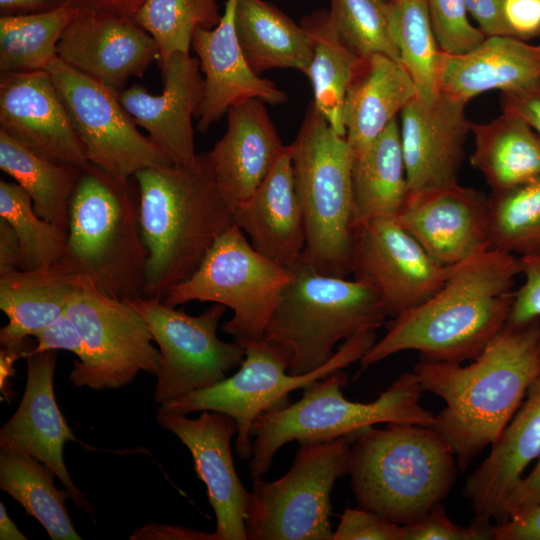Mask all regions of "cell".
<instances>
[{"label":"cell","instance_id":"1","mask_svg":"<svg viewBox=\"0 0 540 540\" xmlns=\"http://www.w3.org/2000/svg\"><path fill=\"white\" fill-rule=\"evenodd\" d=\"M413 372L423 391L446 403L433 427L465 471L497 441L540 376V318L507 321L468 365L420 360Z\"/></svg>","mask_w":540,"mask_h":540},{"label":"cell","instance_id":"2","mask_svg":"<svg viewBox=\"0 0 540 540\" xmlns=\"http://www.w3.org/2000/svg\"><path fill=\"white\" fill-rule=\"evenodd\" d=\"M519 274L521 258L495 250L453 266L430 299L385 323L386 334L359 360L361 368L405 350L427 361L473 360L506 325Z\"/></svg>","mask_w":540,"mask_h":540},{"label":"cell","instance_id":"3","mask_svg":"<svg viewBox=\"0 0 540 540\" xmlns=\"http://www.w3.org/2000/svg\"><path fill=\"white\" fill-rule=\"evenodd\" d=\"M139 226L148 251L144 296L163 299L189 278L215 240L234 224L209 152L189 165H161L134 175Z\"/></svg>","mask_w":540,"mask_h":540},{"label":"cell","instance_id":"4","mask_svg":"<svg viewBox=\"0 0 540 540\" xmlns=\"http://www.w3.org/2000/svg\"><path fill=\"white\" fill-rule=\"evenodd\" d=\"M353 440L348 474L358 507L391 522L420 520L456 481L455 454L433 426L388 423Z\"/></svg>","mask_w":540,"mask_h":540},{"label":"cell","instance_id":"5","mask_svg":"<svg viewBox=\"0 0 540 540\" xmlns=\"http://www.w3.org/2000/svg\"><path fill=\"white\" fill-rule=\"evenodd\" d=\"M147 259L136 182L118 180L92 164L82 169L62 261L103 294L127 301L144 296Z\"/></svg>","mask_w":540,"mask_h":540},{"label":"cell","instance_id":"6","mask_svg":"<svg viewBox=\"0 0 540 540\" xmlns=\"http://www.w3.org/2000/svg\"><path fill=\"white\" fill-rule=\"evenodd\" d=\"M347 381L343 369L337 370L305 387L297 402L256 419L251 429L252 479L261 478L276 452L292 441L301 444L350 439L380 423L434 426L435 415L420 404L423 390L413 371L400 375L369 403L346 399L341 388Z\"/></svg>","mask_w":540,"mask_h":540},{"label":"cell","instance_id":"7","mask_svg":"<svg viewBox=\"0 0 540 540\" xmlns=\"http://www.w3.org/2000/svg\"><path fill=\"white\" fill-rule=\"evenodd\" d=\"M288 268L292 276L265 339L289 351V374L320 368L334 356L339 341L385 325L383 302L366 283L321 274L301 258Z\"/></svg>","mask_w":540,"mask_h":540},{"label":"cell","instance_id":"8","mask_svg":"<svg viewBox=\"0 0 540 540\" xmlns=\"http://www.w3.org/2000/svg\"><path fill=\"white\" fill-rule=\"evenodd\" d=\"M291 145L306 242L301 259L317 272L352 274L354 152L310 102Z\"/></svg>","mask_w":540,"mask_h":540},{"label":"cell","instance_id":"9","mask_svg":"<svg viewBox=\"0 0 540 540\" xmlns=\"http://www.w3.org/2000/svg\"><path fill=\"white\" fill-rule=\"evenodd\" d=\"M376 331L353 336L343 342L334 356L320 368L302 375L288 373L290 353L263 340L247 343L239 370L217 384L195 390L160 404L168 412L187 415L196 411H217L232 417L238 432L235 447L241 459L252 456L251 429L263 413L289 406V394L316 380L359 361L376 342Z\"/></svg>","mask_w":540,"mask_h":540},{"label":"cell","instance_id":"10","mask_svg":"<svg viewBox=\"0 0 540 540\" xmlns=\"http://www.w3.org/2000/svg\"><path fill=\"white\" fill-rule=\"evenodd\" d=\"M291 276L289 268L259 253L233 224L215 240L196 271L172 286L162 301L173 307L191 301L229 307L233 316L222 330L245 345L265 338Z\"/></svg>","mask_w":540,"mask_h":540},{"label":"cell","instance_id":"11","mask_svg":"<svg viewBox=\"0 0 540 540\" xmlns=\"http://www.w3.org/2000/svg\"><path fill=\"white\" fill-rule=\"evenodd\" d=\"M347 437L301 443L279 479H253L247 505V540H333L331 492L349 473Z\"/></svg>","mask_w":540,"mask_h":540},{"label":"cell","instance_id":"12","mask_svg":"<svg viewBox=\"0 0 540 540\" xmlns=\"http://www.w3.org/2000/svg\"><path fill=\"white\" fill-rule=\"evenodd\" d=\"M65 314L78 330L86 351L73 361L69 382L93 390L118 389L140 372L156 375L160 352L138 311L127 301L99 291L82 276Z\"/></svg>","mask_w":540,"mask_h":540},{"label":"cell","instance_id":"13","mask_svg":"<svg viewBox=\"0 0 540 540\" xmlns=\"http://www.w3.org/2000/svg\"><path fill=\"white\" fill-rule=\"evenodd\" d=\"M127 302L143 317L158 345L156 403L213 386L243 362L244 346L217 336L226 306L213 303L200 315L192 316L158 298L142 296Z\"/></svg>","mask_w":540,"mask_h":540},{"label":"cell","instance_id":"14","mask_svg":"<svg viewBox=\"0 0 540 540\" xmlns=\"http://www.w3.org/2000/svg\"><path fill=\"white\" fill-rule=\"evenodd\" d=\"M89 162L121 181L145 168L173 164L142 135L119 93L73 69L56 56L46 67Z\"/></svg>","mask_w":540,"mask_h":540},{"label":"cell","instance_id":"15","mask_svg":"<svg viewBox=\"0 0 540 540\" xmlns=\"http://www.w3.org/2000/svg\"><path fill=\"white\" fill-rule=\"evenodd\" d=\"M452 269L435 262L395 218L354 228L352 274L378 293L388 317H398L426 302L444 285Z\"/></svg>","mask_w":540,"mask_h":540},{"label":"cell","instance_id":"16","mask_svg":"<svg viewBox=\"0 0 540 540\" xmlns=\"http://www.w3.org/2000/svg\"><path fill=\"white\" fill-rule=\"evenodd\" d=\"M155 419L175 434L192 455L195 472L206 485L215 512V540H247L245 519L250 491L237 475L230 447L238 432L236 421L217 411L205 410L191 419L161 408Z\"/></svg>","mask_w":540,"mask_h":540},{"label":"cell","instance_id":"17","mask_svg":"<svg viewBox=\"0 0 540 540\" xmlns=\"http://www.w3.org/2000/svg\"><path fill=\"white\" fill-rule=\"evenodd\" d=\"M0 131L47 160L91 164L47 70L1 73Z\"/></svg>","mask_w":540,"mask_h":540},{"label":"cell","instance_id":"18","mask_svg":"<svg viewBox=\"0 0 540 540\" xmlns=\"http://www.w3.org/2000/svg\"><path fill=\"white\" fill-rule=\"evenodd\" d=\"M488 197L457 183L408 195L396 221L442 266L489 250Z\"/></svg>","mask_w":540,"mask_h":540},{"label":"cell","instance_id":"19","mask_svg":"<svg viewBox=\"0 0 540 540\" xmlns=\"http://www.w3.org/2000/svg\"><path fill=\"white\" fill-rule=\"evenodd\" d=\"M57 56L120 93L131 76L141 77L159 61L160 52L131 16L77 11L57 45Z\"/></svg>","mask_w":540,"mask_h":540},{"label":"cell","instance_id":"20","mask_svg":"<svg viewBox=\"0 0 540 540\" xmlns=\"http://www.w3.org/2000/svg\"><path fill=\"white\" fill-rule=\"evenodd\" d=\"M467 103L440 92L416 96L400 112V138L409 195L457 183L471 122Z\"/></svg>","mask_w":540,"mask_h":540},{"label":"cell","instance_id":"21","mask_svg":"<svg viewBox=\"0 0 540 540\" xmlns=\"http://www.w3.org/2000/svg\"><path fill=\"white\" fill-rule=\"evenodd\" d=\"M57 350L30 351L26 355L27 379L21 402L0 429V449L22 452L51 468L74 504L93 514L92 505L71 479L63 459L67 441L77 442L54 394Z\"/></svg>","mask_w":540,"mask_h":540},{"label":"cell","instance_id":"22","mask_svg":"<svg viewBox=\"0 0 540 540\" xmlns=\"http://www.w3.org/2000/svg\"><path fill=\"white\" fill-rule=\"evenodd\" d=\"M163 90L153 95L135 84L119 93V100L137 126L174 165L192 164L197 157L192 117L203 97L204 77L198 58L175 52L159 61Z\"/></svg>","mask_w":540,"mask_h":540},{"label":"cell","instance_id":"23","mask_svg":"<svg viewBox=\"0 0 540 540\" xmlns=\"http://www.w3.org/2000/svg\"><path fill=\"white\" fill-rule=\"evenodd\" d=\"M236 4L237 0H226L219 24L197 28L193 35L191 47L204 74L203 97L194 116L202 133L242 101L259 99L277 105L288 100L274 82L261 78L248 65L236 33Z\"/></svg>","mask_w":540,"mask_h":540},{"label":"cell","instance_id":"24","mask_svg":"<svg viewBox=\"0 0 540 540\" xmlns=\"http://www.w3.org/2000/svg\"><path fill=\"white\" fill-rule=\"evenodd\" d=\"M284 147L263 101L248 99L228 110L226 131L209 156L231 211L255 193Z\"/></svg>","mask_w":540,"mask_h":540},{"label":"cell","instance_id":"25","mask_svg":"<svg viewBox=\"0 0 540 540\" xmlns=\"http://www.w3.org/2000/svg\"><path fill=\"white\" fill-rule=\"evenodd\" d=\"M540 456V376L489 455L467 478L463 496L469 501L474 520L484 523L505 521V504L524 470Z\"/></svg>","mask_w":540,"mask_h":540},{"label":"cell","instance_id":"26","mask_svg":"<svg viewBox=\"0 0 540 540\" xmlns=\"http://www.w3.org/2000/svg\"><path fill=\"white\" fill-rule=\"evenodd\" d=\"M540 86V45L508 35L487 36L472 51L452 55L439 52L437 91L467 103L498 89L521 92Z\"/></svg>","mask_w":540,"mask_h":540},{"label":"cell","instance_id":"27","mask_svg":"<svg viewBox=\"0 0 540 540\" xmlns=\"http://www.w3.org/2000/svg\"><path fill=\"white\" fill-rule=\"evenodd\" d=\"M232 215L251 245L273 262L288 268L301 258L306 234L291 145L284 147L259 188Z\"/></svg>","mask_w":540,"mask_h":540},{"label":"cell","instance_id":"28","mask_svg":"<svg viewBox=\"0 0 540 540\" xmlns=\"http://www.w3.org/2000/svg\"><path fill=\"white\" fill-rule=\"evenodd\" d=\"M418 95L404 66L386 55L362 58L349 83L344 105L345 137L357 157Z\"/></svg>","mask_w":540,"mask_h":540},{"label":"cell","instance_id":"29","mask_svg":"<svg viewBox=\"0 0 540 540\" xmlns=\"http://www.w3.org/2000/svg\"><path fill=\"white\" fill-rule=\"evenodd\" d=\"M82 276L63 261L45 269L0 275V309L8 318L0 330L1 346L33 349L27 337L65 314Z\"/></svg>","mask_w":540,"mask_h":540},{"label":"cell","instance_id":"30","mask_svg":"<svg viewBox=\"0 0 540 540\" xmlns=\"http://www.w3.org/2000/svg\"><path fill=\"white\" fill-rule=\"evenodd\" d=\"M235 27L243 55L256 74L274 68L307 74L312 38L275 6L264 0H237Z\"/></svg>","mask_w":540,"mask_h":540},{"label":"cell","instance_id":"31","mask_svg":"<svg viewBox=\"0 0 540 540\" xmlns=\"http://www.w3.org/2000/svg\"><path fill=\"white\" fill-rule=\"evenodd\" d=\"M475 149L471 165L481 172L492 193L540 176V133L522 117L502 114L489 123L471 122Z\"/></svg>","mask_w":540,"mask_h":540},{"label":"cell","instance_id":"32","mask_svg":"<svg viewBox=\"0 0 540 540\" xmlns=\"http://www.w3.org/2000/svg\"><path fill=\"white\" fill-rule=\"evenodd\" d=\"M353 228L395 218L409 195L397 117L359 156L352 169Z\"/></svg>","mask_w":540,"mask_h":540},{"label":"cell","instance_id":"33","mask_svg":"<svg viewBox=\"0 0 540 540\" xmlns=\"http://www.w3.org/2000/svg\"><path fill=\"white\" fill-rule=\"evenodd\" d=\"M0 450L1 490L38 520L52 540H80L65 506L70 493L56 488L51 468L22 452Z\"/></svg>","mask_w":540,"mask_h":540},{"label":"cell","instance_id":"34","mask_svg":"<svg viewBox=\"0 0 540 540\" xmlns=\"http://www.w3.org/2000/svg\"><path fill=\"white\" fill-rule=\"evenodd\" d=\"M0 168L30 195L38 216L68 233L70 202L82 168L42 158L2 131Z\"/></svg>","mask_w":540,"mask_h":540},{"label":"cell","instance_id":"35","mask_svg":"<svg viewBox=\"0 0 540 540\" xmlns=\"http://www.w3.org/2000/svg\"><path fill=\"white\" fill-rule=\"evenodd\" d=\"M301 25L313 41V55L306 74L313 88L312 101L329 125L345 136L344 100L362 58L338 36L329 22L327 11L313 13L304 18Z\"/></svg>","mask_w":540,"mask_h":540},{"label":"cell","instance_id":"36","mask_svg":"<svg viewBox=\"0 0 540 540\" xmlns=\"http://www.w3.org/2000/svg\"><path fill=\"white\" fill-rule=\"evenodd\" d=\"M77 10L66 3L56 9L0 16V72L45 70Z\"/></svg>","mask_w":540,"mask_h":540},{"label":"cell","instance_id":"37","mask_svg":"<svg viewBox=\"0 0 540 540\" xmlns=\"http://www.w3.org/2000/svg\"><path fill=\"white\" fill-rule=\"evenodd\" d=\"M488 209L489 250L540 257V176L491 193Z\"/></svg>","mask_w":540,"mask_h":540},{"label":"cell","instance_id":"38","mask_svg":"<svg viewBox=\"0 0 540 540\" xmlns=\"http://www.w3.org/2000/svg\"><path fill=\"white\" fill-rule=\"evenodd\" d=\"M0 218L18 236L21 270L45 269L63 260L68 233L38 216L32 198L18 183L0 181Z\"/></svg>","mask_w":540,"mask_h":540},{"label":"cell","instance_id":"39","mask_svg":"<svg viewBox=\"0 0 540 540\" xmlns=\"http://www.w3.org/2000/svg\"><path fill=\"white\" fill-rule=\"evenodd\" d=\"M221 17L217 0H144L133 19L156 41L161 61L189 53L196 29H212Z\"/></svg>","mask_w":540,"mask_h":540},{"label":"cell","instance_id":"40","mask_svg":"<svg viewBox=\"0 0 540 540\" xmlns=\"http://www.w3.org/2000/svg\"><path fill=\"white\" fill-rule=\"evenodd\" d=\"M392 30L400 63L411 76L420 97L437 92L439 48L428 14V0H391Z\"/></svg>","mask_w":540,"mask_h":540},{"label":"cell","instance_id":"41","mask_svg":"<svg viewBox=\"0 0 540 540\" xmlns=\"http://www.w3.org/2000/svg\"><path fill=\"white\" fill-rule=\"evenodd\" d=\"M327 15L341 40L361 58L382 54L400 62L391 0H330Z\"/></svg>","mask_w":540,"mask_h":540},{"label":"cell","instance_id":"42","mask_svg":"<svg viewBox=\"0 0 540 540\" xmlns=\"http://www.w3.org/2000/svg\"><path fill=\"white\" fill-rule=\"evenodd\" d=\"M464 0H428L431 28L441 52L460 55L478 47L487 37L467 18Z\"/></svg>","mask_w":540,"mask_h":540},{"label":"cell","instance_id":"43","mask_svg":"<svg viewBox=\"0 0 540 540\" xmlns=\"http://www.w3.org/2000/svg\"><path fill=\"white\" fill-rule=\"evenodd\" d=\"M403 526V540H493V523L477 520L468 526L455 524L440 503L420 520Z\"/></svg>","mask_w":540,"mask_h":540},{"label":"cell","instance_id":"44","mask_svg":"<svg viewBox=\"0 0 540 540\" xmlns=\"http://www.w3.org/2000/svg\"><path fill=\"white\" fill-rule=\"evenodd\" d=\"M333 540H403V526L360 507H347Z\"/></svg>","mask_w":540,"mask_h":540},{"label":"cell","instance_id":"45","mask_svg":"<svg viewBox=\"0 0 540 540\" xmlns=\"http://www.w3.org/2000/svg\"><path fill=\"white\" fill-rule=\"evenodd\" d=\"M523 285L515 291L508 322L540 318V257H522Z\"/></svg>","mask_w":540,"mask_h":540},{"label":"cell","instance_id":"46","mask_svg":"<svg viewBox=\"0 0 540 540\" xmlns=\"http://www.w3.org/2000/svg\"><path fill=\"white\" fill-rule=\"evenodd\" d=\"M36 346L32 352L66 350L74 353L83 362L86 351L82 338L70 318L64 314L35 334Z\"/></svg>","mask_w":540,"mask_h":540},{"label":"cell","instance_id":"47","mask_svg":"<svg viewBox=\"0 0 540 540\" xmlns=\"http://www.w3.org/2000/svg\"><path fill=\"white\" fill-rule=\"evenodd\" d=\"M504 16L514 37H540V0H506Z\"/></svg>","mask_w":540,"mask_h":540},{"label":"cell","instance_id":"48","mask_svg":"<svg viewBox=\"0 0 540 540\" xmlns=\"http://www.w3.org/2000/svg\"><path fill=\"white\" fill-rule=\"evenodd\" d=\"M540 504V456L531 472L521 479L505 504V518L523 516Z\"/></svg>","mask_w":540,"mask_h":540},{"label":"cell","instance_id":"49","mask_svg":"<svg viewBox=\"0 0 540 540\" xmlns=\"http://www.w3.org/2000/svg\"><path fill=\"white\" fill-rule=\"evenodd\" d=\"M467 11L486 36H513L504 16L506 0H464Z\"/></svg>","mask_w":540,"mask_h":540},{"label":"cell","instance_id":"50","mask_svg":"<svg viewBox=\"0 0 540 540\" xmlns=\"http://www.w3.org/2000/svg\"><path fill=\"white\" fill-rule=\"evenodd\" d=\"M493 540H540V504L523 516L495 523Z\"/></svg>","mask_w":540,"mask_h":540},{"label":"cell","instance_id":"51","mask_svg":"<svg viewBox=\"0 0 540 540\" xmlns=\"http://www.w3.org/2000/svg\"><path fill=\"white\" fill-rule=\"evenodd\" d=\"M502 112L525 119L540 133V86L521 92H501Z\"/></svg>","mask_w":540,"mask_h":540},{"label":"cell","instance_id":"52","mask_svg":"<svg viewBox=\"0 0 540 540\" xmlns=\"http://www.w3.org/2000/svg\"><path fill=\"white\" fill-rule=\"evenodd\" d=\"M130 539H181V540H215L214 534L195 531L186 527L148 524L136 529Z\"/></svg>","mask_w":540,"mask_h":540},{"label":"cell","instance_id":"53","mask_svg":"<svg viewBox=\"0 0 540 540\" xmlns=\"http://www.w3.org/2000/svg\"><path fill=\"white\" fill-rule=\"evenodd\" d=\"M21 246L13 227L0 218V275L21 269Z\"/></svg>","mask_w":540,"mask_h":540},{"label":"cell","instance_id":"54","mask_svg":"<svg viewBox=\"0 0 540 540\" xmlns=\"http://www.w3.org/2000/svg\"><path fill=\"white\" fill-rule=\"evenodd\" d=\"M144 0H67L77 11L133 17Z\"/></svg>","mask_w":540,"mask_h":540},{"label":"cell","instance_id":"55","mask_svg":"<svg viewBox=\"0 0 540 540\" xmlns=\"http://www.w3.org/2000/svg\"><path fill=\"white\" fill-rule=\"evenodd\" d=\"M67 0H0L1 15L29 14L56 9Z\"/></svg>","mask_w":540,"mask_h":540},{"label":"cell","instance_id":"56","mask_svg":"<svg viewBox=\"0 0 540 540\" xmlns=\"http://www.w3.org/2000/svg\"><path fill=\"white\" fill-rule=\"evenodd\" d=\"M0 539L1 540H26L27 537L18 529L9 517L6 506L0 502Z\"/></svg>","mask_w":540,"mask_h":540}]
</instances>
